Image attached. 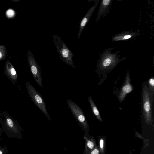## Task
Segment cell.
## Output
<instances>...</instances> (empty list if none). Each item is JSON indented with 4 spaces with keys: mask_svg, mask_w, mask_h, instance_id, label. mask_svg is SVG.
<instances>
[{
    "mask_svg": "<svg viewBox=\"0 0 154 154\" xmlns=\"http://www.w3.org/2000/svg\"><path fill=\"white\" fill-rule=\"evenodd\" d=\"M5 46H0V60H2L5 57Z\"/></svg>",
    "mask_w": 154,
    "mask_h": 154,
    "instance_id": "cell-17",
    "label": "cell"
},
{
    "mask_svg": "<svg viewBox=\"0 0 154 154\" xmlns=\"http://www.w3.org/2000/svg\"><path fill=\"white\" fill-rule=\"evenodd\" d=\"M133 89V88L131 83L129 71L128 70L125 82L118 96V99L120 103L123 101L127 94L131 92Z\"/></svg>",
    "mask_w": 154,
    "mask_h": 154,
    "instance_id": "cell-9",
    "label": "cell"
},
{
    "mask_svg": "<svg viewBox=\"0 0 154 154\" xmlns=\"http://www.w3.org/2000/svg\"><path fill=\"white\" fill-rule=\"evenodd\" d=\"M142 108L143 113L145 122L149 124L152 122V101L148 86L146 83H143L142 87Z\"/></svg>",
    "mask_w": 154,
    "mask_h": 154,
    "instance_id": "cell-3",
    "label": "cell"
},
{
    "mask_svg": "<svg viewBox=\"0 0 154 154\" xmlns=\"http://www.w3.org/2000/svg\"><path fill=\"white\" fill-rule=\"evenodd\" d=\"M8 152L7 147L0 146V154H7Z\"/></svg>",
    "mask_w": 154,
    "mask_h": 154,
    "instance_id": "cell-18",
    "label": "cell"
},
{
    "mask_svg": "<svg viewBox=\"0 0 154 154\" xmlns=\"http://www.w3.org/2000/svg\"><path fill=\"white\" fill-rule=\"evenodd\" d=\"M68 106L74 117L79 124L84 129H88V126L83 112L75 102L69 99L67 100Z\"/></svg>",
    "mask_w": 154,
    "mask_h": 154,
    "instance_id": "cell-5",
    "label": "cell"
},
{
    "mask_svg": "<svg viewBox=\"0 0 154 154\" xmlns=\"http://www.w3.org/2000/svg\"><path fill=\"white\" fill-rule=\"evenodd\" d=\"M53 39L61 60L73 68H75L72 59L74 55L72 51L58 35L54 34L53 36Z\"/></svg>",
    "mask_w": 154,
    "mask_h": 154,
    "instance_id": "cell-2",
    "label": "cell"
},
{
    "mask_svg": "<svg viewBox=\"0 0 154 154\" xmlns=\"http://www.w3.org/2000/svg\"><path fill=\"white\" fill-rule=\"evenodd\" d=\"M112 1V0H103L101 1L96 19L97 23L102 16H106L107 15L111 7Z\"/></svg>",
    "mask_w": 154,
    "mask_h": 154,
    "instance_id": "cell-10",
    "label": "cell"
},
{
    "mask_svg": "<svg viewBox=\"0 0 154 154\" xmlns=\"http://www.w3.org/2000/svg\"><path fill=\"white\" fill-rule=\"evenodd\" d=\"M1 134H2V131L0 128V137L1 136Z\"/></svg>",
    "mask_w": 154,
    "mask_h": 154,
    "instance_id": "cell-21",
    "label": "cell"
},
{
    "mask_svg": "<svg viewBox=\"0 0 154 154\" xmlns=\"http://www.w3.org/2000/svg\"><path fill=\"white\" fill-rule=\"evenodd\" d=\"M88 100L94 114L100 122H102V119L101 116L92 97L91 96H89L88 97Z\"/></svg>",
    "mask_w": 154,
    "mask_h": 154,
    "instance_id": "cell-13",
    "label": "cell"
},
{
    "mask_svg": "<svg viewBox=\"0 0 154 154\" xmlns=\"http://www.w3.org/2000/svg\"><path fill=\"white\" fill-rule=\"evenodd\" d=\"M88 154H100V151L99 147L96 146Z\"/></svg>",
    "mask_w": 154,
    "mask_h": 154,
    "instance_id": "cell-19",
    "label": "cell"
},
{
    "mask_svg": "<svg viewBox=\"0 0 154 154\" xmlns=\"http://www.w3.org/2000/svg\"><path fill=\"white\" fill-rule=\"evenodd\" d=\"M94 5L88 11L85 16L81 21L79 24V29L78 35V38H80L85 27L90 19L94 11L99 3L100 0L94 1Z\"/></svg>",
    "mask_w": 154,
    "mask_h": 154,
    "instance_id": "cell-8",
    "label": "cell"
},
{
    "mask_svg": "<svg viewBox=\"0 0 154 154\" xmlns=\"http://www.w3.org/2000/svg\"><path fill=\"white\" fill-rule=\"evenodd\" d=\"M27 61L31 72L38 85L43 87L40 68L33 54L28 50L27 51Z\"/></svg>",
    "mask_w": 154,
    "mask_h": 154,
    "instance_id": "cell-6",
    "label": "cell"
},
{
    "mask_svg": "<svg viewBox=\"0 0 154 154\" xmlns=\"http://www.w3.org/2000/svg\"><path fill=\"white\" fill-rule=\"evenodd\" d=\"M139 34V32L133 31H124L117 34L112 38V42L124 40L132 38Z\"/></svg>",
    "mask_w": 154,
    "mask_h": 154,
    "instance_id": "cell-11",
    "label": "cell"
},
{
    "mask_svg": "<svg viewBox=\"0 0 154 154\" xmlns=\"http://www.w3.org/2000/svg\"><path fill=\"white\" fill-rule=\"evenodd\" d=\"M109 48L106 49L100 55L97 66V68L101 71H107L113 69L123 59H120L118 52L112 53L111 49Z\"/></svg>",
    "mask_w": 154,
    "mask_h": 154,
    "instance_id": "cell-1",
    "label": "cell"
},
{
    "mask_svg": "<svg viewBox=\"0 0 154 154\" xmlns=\"http://www.w3.org/2000/svg\"><path fill=\"white\" fill-rule=\"evenodd\" d=\"M148 85L149 87H148V88L150 96L152 101L153 102L154 93V78L153 77H151L149 79Z\"/></svg>",
    "mask_w": 154,
    "mask_h": 154,
    "instance_id": "cell-15",
    "label": "cell"
},
{
    "mask_svg": "<svg viewBox=\"0 0 154 154\" xmlns=\"http://www.w3.org/2000/svg\"><path fill=\"white\" fill-rule=\"evenodd\" d=\"M5 125V131L8 137L19 139L22 138L20 129L11 118L6 116Z\"/></svg>",
    "mask_w": 154,
    "mask_h": 154,
    "instance_id": "cell-7",
    "label": "cell"
},
{
    "mask_svg": "<svg viewBox=\"0 0 154 154\" xmlns=\"http://www.w3.org/2000/svg\"><path fill=\"white\" fill-rule=\"evenodd\" d=\"M14 14V12L12 10H9L7 12V15H8L9 17L12 16Z\"/></svg>",
    "mask_w": 154,
    "mask_h": 154,
    "instance_id": "cell-20",
    "label": "cell"
},
{
    "mask_svg": "<svg viewBox=\"0 0 154 154\" xmlns=\"http://www.w3.org/2000/svg\"><path fill=\"white\" fill-rule=\"evenodd\" d=\"M85 146V152L88 154L96 146L95 141L92 138L91 139H86Z\"/></svg>",
    "mask_w": 154,
    "mask_h": 154,
    "instance_id": "cell-14",
    "label": "cell"
},
{
    "mask_svg": "<svg viewBox=\"0 0 154 154\" xmlns=\"http://www.w3.org/2000/svg\"><path fill=\"white\" fill-rule=\"evenodd\" d=\"M5 72L7 76L11 80L16 81L17 78V75L14 68L8 60L6 62L5 67Z\"/></svg>",
    "mask_w": 154,
    "mask_h": 154,
    "instance_id": "cell-12",
    "label": "cell"
},
{
    "mask_svg": "<svg viewBox=\"0 0 154 154\" xmlns=\"http://www.w3.org/2000/svg\"><path fill=\"white\" fill-rule=\"evenodd\" d=\"M99 148L100 151V154H105L106 148L105 137H100L99 140Z\"/></svg>",
    "mask_w": 154,
    "mask_h": 154,
    "instance_id": "cell-16",
    "label": "cell"
},
{
    "mask_svg": "<svg viewBox=\"0 0 154 154\" xmlns=\"http://www.w3.org/2000/svg\"><path fill=\"white\" fill-rule=\"evenodd\" d=\"M25 85L27 93L35 104L50 121L51 119L47 111L45 102L41 95L30 83L26 82Z\"/></svg>",
    "mask_w": 154,
    "mask_h": 154,
    "instance_id": "cell-4",
    "label": "cell"
}]
</instances>
